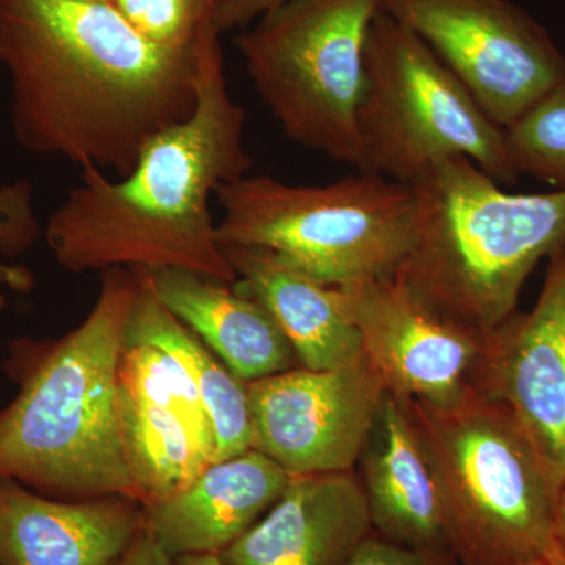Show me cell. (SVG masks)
I'll use <instances>...</instances> for the list:
<instances>
[{"mask_svg":"<svg viewBox=\"0 0 565 565\" xmlns=\"http://www.w3.org/2000/svg\"><path fill=\"white\" fill-rule=\"evenodd\" d=\"M206 39L162 46L111 3L0 0V62L10 73L17 140L81 170L128 177L152 137L195 110Z\"/></svg>","mask_w":565,"mask_h":565,"instance_id":"cell-1","label":"cell"},{"mask_svg":"<svg viewBox=\"0 0 565 565\" xmlns=\"http://www.w3.org/2000/svg\"><path fill=\"white\" fill-rule=\"evenodd\" d=\"M245 110L234 103L218 35L203 43L196 106L188 120L152 137L131 174L109 181L84 169L81 185L51 215L46 243L73 274L177 269L233 285L236 274L215 236L210 200L253 162Z\"/></svg>","mask_w":565,"mask_h":565,"instance_id":"cell-2","label":"cell"},{"mask_svg":"<svg viewBox=\"0 0 565 565\" xmlns=\"http://www.w3.org/2000/svg\"><path fill=\"white\" fill-rule=\"evenodd\" d=\"M137 274L104 270L90 313L55 340L22 337L3 363L17 396L0 408V478L54 500L141 503L120 426V367Z\"/></svg>","mask_w":565,"mask_h":565,"instance_id":"cell-3","label":"cell"},{"mask_svg":"<svg viewBox=\"0 0 565 565\" xmlns=\"http://www.w3.org/2000/svg\"><path fill=\"white\" fill-rule=\"evenodd\" d=\"M408 185L414 237L397 277L441 318L497 329L535 266L565 244V191L505 192L467 158L435 163Z\"/></svg>","mask_w":565,"mask_h":565,"instance_id":"cell-4","label":"cell"},{"mask_svg":"<svg viewBox=\"0 0 565 565\" xmlns=\"http://www.w3.org/2000/svg\"><path fill=\"white\" fill-rule=\"evenodd\" d=\"M433 463L460 565H530L552 553L557 484L508 408L468 388L448 404L407 399Z\"/></svg>","mask_w":565,"mask_h":565,"instance_id":"cell-5","label":"cell"},{"mask_svg":"<svg viewBox=\"0 0 565 565\" xmlns=\"http://www.w3.org/2000/svg\"><path fill=\"white\" fill-rule=\"evenodd\" d=\"M221 247L273 252L323 285L394 277L415 226L411 185L359 172L327 185H291L245 174L215 189Z\"/></svg>","mask_w":565,"mask_h":565,"instance_id":"cell-6","label":"cell"},{"mask_svg":"<svg viewBox=\"0 0 565 565\" xmlns=\"http://www.w3.org/2000/svg\"><path fill=\"white\" fill-rule=\"evenodd\" d=\"M363 169L412 184L467 158L500 184L519 180L504 129L415 32L379 10L364 44L359 110Z\"/></svg>","mask_w":565,"mask_h":565,"instance_id":"cell-7","label":"cell"},{"mask_svg":"<svg viewBox=\"0 0 565 565\" xmlns=\"http://www.w3.org/2000/svg\"><path fill=\"white\" fill-rule=\"evenodd\" d=\"M379 10V0H285L236 40L286 136L359 172L364 44Z\"/></svg>","mask_w":565,"mask_h":565,"instance_id":"cell-8","label":"cell"},{"mask_svg":"<svg viewBox=\"0 0 565 565\" xmlns=\"http://www.w3.org/2000/svg\"><path fill=\"white\" fill-rule=\"evenodd\" d=\"M455 73L505 129L565 84V57L550 33L508 0H379Z\"/></svg>","mask_w":565,"mask_h":565,"instance_id":"cell-9","label":"cell"},{"mask_svg":"<svg viewBox=\"0 0 565 565\" xmlns=\"http://www.w3.org/2000/svg\"><path fill=\"white\" fill-rule=\"evenodd\" d=\"M247 388L252 448L289 476L352 471L386 392L364 356L333 370L292 367Z\"/></svg>","mask_w":565,"mask_h":565,"instance_id":"cell-10","label":"cell"},{"mask_svg":"<svg viewBox=\"0 0 565 565\" xmlns=\"http://www.w3.org/2000/svg\"><path fill=\"white\" fill-rule=\"evenodd\" d=\"M501 404L565 484V244L548 258L544 286L527 313L515 311L484 334L470 382Z\"/></svg>","mask_w":565,"mask_h":565,"instance_id":"cell-11","label":"cell"},{"mask_svg":"<svg viewBox=\"0 0 565 565\" xmlns=\"http://www.w3.org/2000/svg\"><path fill=\"white\" fill-rule=\"evenodd\" d=\"M341 289L386 392L441 405L470 388L486 333L434 313L397 275Z\"/></svg>","mask_w":565,"mask_h":565,"instance_id":"cell-12","label":"cell"},{"mask_svg":"<svg viewBox=\"0 0 565 565\" xmlns=\"http://www.w3.org/2000/svg\"><path fill=\"white\" fill-rule=\"evenodd\" d=\"M120 426L141 504L163 500L215 462L214 426L184 371L169 353L126 345Z\"/></svg>","mask_w":565,"mask_h":565,"instance_id":"cell-13","label":"cell"},{"mask_svg":"<svg viewBox=\"0 0 565 565\" xmlns=\"http://www.w3.org/2000/svg\"><path fill=\"white\" fill-rule=\"evenodd\" d=\"M373 533L362 482L352 471L291 476L285 492L223 550V565H348Z\"/></svg>","mask_w":565,"mask_h":565,"instance_id":"cell-14","label":"cell"},{"mask_svg":"<svg viewBox=\"0 0 565 565\" xmlns=\"http://www.w3.org/2000/svg\"><path fill=\"white\" fill-rule=\"evenodd\" d=\"M141 526L131 498L54 500L0 478V565H110Z\"/></svg>","mask_w":565,"mask_h":565,"instance_id":"cell-15","label":"cell"},{"mask_svg":"<svg viewBox=\"0 0 565 565\" xmlns=\"http://www.w3.org/2000/svg\"><path fill=\"white\" fill-rule=\"evenodd\" d=\"M291 476L256 449L211 463L188 486L143 505V525L173 559L221 555L285 492Z\"/></svg>","mask_w":565,"mask_h":565,"instance_id":"cell-16","label":"cell"},{"mask_svg":"<svg viewBox=\"0 0 565 565\" xmlns=\"http://www.w3.org/2000/svg\"><path fill=\"white\" fill-rule=\"evenodd\" d=\"M359 463L373 530L396 544L452 556L437 478L404 397L385 392Z\"/></svg>","mask_w":565,"mask_h":565,"instance_id":"cell-17","label":"cell"},{"mask_svg":"<svg viewBox=\"0 0 565 565\" xmlns=\"http://www.w3.org/2000/svg\"><path fill=\"white\" fill-rule=\"evenodd\" d=\"M223 253L236 274L234 289L273 315L300 366L333 370L363 359L362 337L343 289L315 280L263 248L223 247Z\"/></svg>","mask_w":565,"mask_h":565,"instance_id":"cell-18","label":"cell"},{"mask_svg":"<svg viewBox=\"0 0 565 565\" xmlns=\"http://www.w3.org/2000/svg\"><path fill=\"white\" fill-rule=\"evenodd\" d=\"M143 270L159 302L245 384L300 366L288 338L258 300L203 275Z\"/></svg>","mask_w":565,"mask_h":565,"instance_id":"cell-19","label":"cell"},{"mask_svg":"<svg viewBox=\"0 0 565 565\" xmlns=\"http://www.w3.org/2000/svg\"><path fill=\"white\" fill-rule=\"evenodd\" d=\"M132 270L139 286L129 322L128 343L161 349L184 371L214 426L217 441L215 462L248 451L252 449L253 427L247 384L159 302L143 269Z\"/></svg>","mask_w":565,"mask_h":565,"instance_id":"cell-20","label":"cell"},{"mask_svg":"<svg viewBox=\"0 0 565 565\" xmlns=\"http://www.w3.org/2000/svg\"><path fill=\"white\" fill-rule=\"evenodd\" d=\"M134 28L154 43L196 47L211 33L247 24L269 11L267 0H115Z\"/></svg>","mask_w":565,"mask_h":565,"instance_id":"cell-21","label":"cell"},{"mask_svg":"<svg viewBox=\"0 0 565 565\" xmlns=\"http://www.w3.org/2000/svg\"><path fill=\"white\" fill-rule=\"evenodd\" d=\"M515 173L565 191V84L545 95L504 129Z\"/></svg>","mask_w":565,"mask_h":565,"instance_id":"cell-22","label":"cell"},{"mask_svg":"<svg viewBox=\"0 0 565 565\" xmlns=\"http://www.w3.org/2000/svg\"><path fill=\"white\" fill-rule=\"evenodd\" d=\"M39 237L32 211L31 188L24 182L0 189V253L18 256Z\"/></svg>","mask_w":565,"mask_h":565,"instance_id":"cell-23","label":"cell"},{"mask_svg":"<svg viewBox=\"0 0 565 565\" xmlns=\"http://www.w3.org/2000/svg\"><path fill=\"white\" fill-rule=\"evenodd\" d=\"M445 559L371 533L355 550L348 565H444Z\"/></svg>","mask_w":565,"mask_h":565,"instance_id":"cell-24","label":"cell"},{"mask_svg":"<svg viewBox=\"0 0 565 565\" xmlns=\"http://www.w3.org/2000/svg\"><path fill=\"white\" fill-rule=\"evenodd\" d=\"M110 565H174V559L143 525L131 544Z\"/></svg>","mask_w":565,"mask_h":565,"instance_id":"cell-25","label":"cell"},{"mask_svg":"<svg viewBox=\"0 0 565 565\" xmlns=\"http://www.w3.org/2000/svg\"><path fill=\"white\" fill-rule=\"evenodd\" d=\"M35 286V277L28 267L0 264V310L7 305L6 289L14 292H28Z\"/></svg>","mask_w":565,"mask_h":565,"instance_id":"cell-26","label":"cell"},{"mask_svg":"<svg viewBox=\"0 0 565 565\" xmlns=\"http://www.w3.org/2000/svg\"><path fill=\"white\" fill-rule=\"evenodd\" d=\"M553 565H565V484L557 503L555 531H553L552 553L548 556Z\"/></svg>","mask_w":565,"mask_h":565,"instance_id":"cell-27","label":"cell"},{"mask_svg":"<svg viewBox=\"0 0 565 565\" xmlns=\"http://www.w3.org/2000/svg\"><path fill=\"white\" fill-rule=\"evenodd\" d=\"M174 565H223L221 555L207 553V555H189L174 559Z\"/></svg>","mask_w":565,"mask_h":565,"instance_id":"cell-28","label":"cell"},{"mask_svg":"<svg viewBox=\"0 0 565 565\" xmlns=\"http://www.w3.org/2000/svg\"><path fill=\"white\" fill-rule=\"evenodd\" d=\"M530 565H553V564L550 563V559H541V561H535V563L530 564Z\"/></svg>","mask_w":565,"mask_h":565,"instance_id":"cell-29","label":"cell"},{"mask_svg":"<svg viewBox=\"0 0 565 565\" xmlns=\"http://www.w3.org/2000/svg\"><path fill=\"white\" fill-rule=\"evenodd\" d=\"M85 2L114 3V2H115V0H85Z\"/></svg>","mask_w":565,"mask_h":565,"instance_id":"cell-30","label":"cell"},{"mask_svg":"<svg viewBox=\"0 0 565 565\" xmlns=\"http://www.w3.org/2000/svg\"><path fill=\"white\" fill-rule=\"evenodd\" d=\"M281 2H285V0H273L274 7L280 6Z\"/></svg>","mask_w":565,"mask_h":565,"instance_id":"cell-31","label":"cell"}]
</instances>
